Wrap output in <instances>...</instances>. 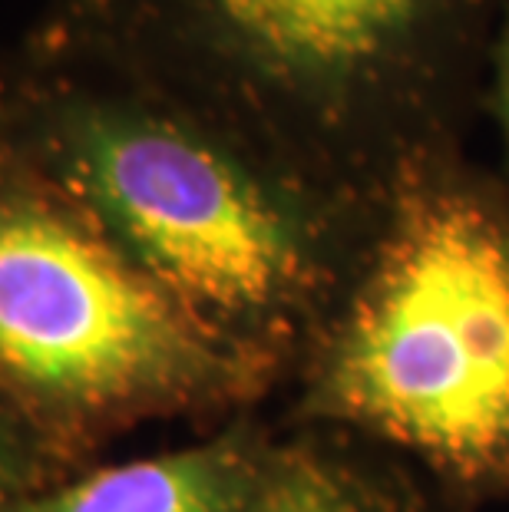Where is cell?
Returning <instances> with one entry per match:
<instances>
[{"label":"cell","instance_id":"6da1fadb","mask_svg":"<svg viewBox=\"0 0 509 512\" xmlns=\"http://www.w3.org/2000/svg\"><path fill=\"white\" fill-rule=\"evenodd\" d=\"M506 0H43L17 43L119 70L334 199L450 156Z\"/></svg>","mask_w":509,"mask_h":512},{"label":"cell","instance_id":"7a4b0ae2","mask_svg":"<svg viewBox=\"0 0 509 512\" xmlns=\"http://www.w3.org/2000/svg\"><path fill=\"white\" fill-rule=\"evenodd\" d=\"M0 143L262 367L348 209L156 86L24 43L0 53Z\"/></svg>","mask_w":509,"mask_h":512},{"label":"cell","instance_id":"3957f363","mask_svg":"<svg viewBox=\"0 0 509 512\" xmlns=\"http://www.w3.org/2000/svg\"><path fill=\"white\" fill-rule=\"evenodd\" d=\"M262 370L0 152V394L70 470L136 420L242 400Z\"/></svg>","mask_w":509,"mask_h":512},{"label":"cell","instance_id":"277c9868","mask_svg":"<svg viewBox=\"0 0 509 512\" xmlns=\"http://www.w3.org/2000/svg\"><path fill=\"white\" fill-rule=\"evenodd\" d=\"M318 397L453 470L509 460V209L453 156L387 195Z\"/></svg>","mask_w":509,"mask_h":512},{"label":"cell","instance_id":"5b68a950","mask_svg":"<svg viewBox=\"0 0 509 512\" xmlns=\"http://www.w3.org/2000/svg\"><path fill=\"white\" fill-rule=\"evenodd\" d=\"M272 456L248 433H229L113 466H83L30 499L24 512H238Z\"/></svg>","mask_w":509,"mask_h":512},{"label":"cell","instance_id":"8992f818","mask_svg":"<svg viewBox=\"0 0 509 512\" xmlns=\"http://www.w3.org/2000/svg\"><path fill=\"white\" fill-rule=\"evenodd\" d=\"M238 512H361L344 479L314 456L275 453Z\"/></svg>","mask_w":509,"mask_h":512},{"label":"cell","instance_id":"52a82bcc","mask_svg":"<svg viewBox=\"0 0 509 512\" xmlns=\"http://www.w3.org/2000/svg\"><path fill=\"white\" fill-rule=\"evenodd\" d=\"M70 473L77 470H70L20 417L14 403L0 394V512H24L30 499Z\"/></svg>","mask_w":509,"mask_h":512},{"label":"cell","instance_id":"ba28073f","mask_svg":"<svg viewBox=\"0 0 509 512\" xmlns=\"http://www.w3.org/2000/svg\"><path fill=\"white\" fill-rule=\"evenodd\" d=\"M486 73H490V106L496 113V123H500L506 159H509V0L500 14V24H496Z\"/></svg>","mask_w":509,"mask_h":512},{"label":"cell","instance_id":"9c48e42d","mask_svg":"<svg viewBox=\"0 0 509 512\" xmlns=\"http://www.w3.org/2000/svg\"><path fill=\"white\" fill-rule=\"evenodd\" d=\"M0 152H4V143H0Z\"/></svg>","mask_w":509,"mask_h":512}]
</instances>
